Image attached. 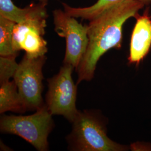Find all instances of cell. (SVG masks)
Wrapping results in <instances>:
<instances>
[{"mask_svg": "<svg viewBox=\"0 0 151 151\" xmlns=\"http://www.w3.org/2000/svg\"><path fill=\"white\" fill-rule=\"evenodd\" d=\"M9 111L17 113L27 111L14 80L1 83L0 87V113Z\"/></svg>", "mask_w": 151, "mask_h": 151, "instance_id": "obj_11", "label": "cell"}, {"mask_svg": "<svg viewBox=\"0 0 151 151\" xmlns=\"http://www.w3.org/2000/svg\"><path fill=\"white\" fill-rule=\"evenodd\" d=\"M15 22L0 16V55L17 56L13 45V30Z\"/></svg>", "mask_w": 151, "mask_h": 151, "instance_id": "obj_12", "label": "cell"}, {"mask_svg": "<svg viewBox=\"0 0 151 151\" xmlns=\"http://www.w3.org/2000/svg\"><path fill=\"white\" fill-rule=\"evenodd\" d=\"M0 16L20 23L30 20L47 19L48 15L46 6L39 2L22 9L16 6L12 0H0Z\"/></svg>", "mask_w": 151, "mask_h": 151, "instance_id": "obj_9", "label": "cell"}, {"mask_svg": "<svg viewBox=\"0 0 151 151\" xmlns=\"http://www.w3.org/2000/svg\"><path fill=\"white\" fill-rule=\"evenodd\" d=\"M46 60L45 55L34 58L25 54L13 77L27 110H37L44 105L43 67Z\"/></svg>", "mask_w": 151, "mask_h": 151, "instance_id": "obj_5", "label": "cell"}, {"mask_svg": "<svg viewBox=\"0 0 151 151\" xmlns=\"http://www.w3.org/2000/svg\"><path fill=\"white\" fill-rule=\"evenodd\" d=\"M68 142L70 150L77 151H122L128 149L111 140L101 122L87 110L80 111L72 122Z\"/></svg>", "mask_w": 151, "mask_h": 151, "instance_id": "obj_2", "label": "cell"}, {"mask_svg": "<svg viewBox=\"0 0 151 151\" xmlns=\"http://www.w3.org/2000/svg\"><path fill=\"white\" fill-rule=\"evenodd\" d=\"M16 55L0 57V83L9 81L13 78L19 64L16 62Z\"/></svg>", "mask_w": 151, "mask_h": 151, "instance_id": "obj_13", "label": "cell"}, {"mask_svg": "<svg viewBox=\"0 0 151 151\" xmlns=\"http://www.w3.org/2000/svg\"><path fill=\"white\" fill-rule=\"evenodd\" d=\"M36 111L35 113L27 116H2L0 130L2 133L22 137L38 151H48V137L54 126L52 115L45 105Z\"/></svg>", "mask_w": 151, "mask_h": 151, "instance_id": "obj_3", "label": "cell"}, {"mask_svg": "<svg viewBox=\"0 0 151 151\" xmlns=\"http://www.w3.org/2000/svg\"><path fill=\"white\" fill-rule=\"evenodd\" d=\"M38 1V2L43 5L44 6H46L48 5V0H37Z\"/></svg>", "mask_w": 151, "mask_h": 151, "instance_id": "obj_14", "label": "cell"}, {"mask_svg": "<svg viewBox=\"0 0 151 151\" xmlns=\"http://www.w3.org/2000/svg\"><path fill=\"white\" fill-rule=\"evenodd\" d=\"M54 30L66 42L64 63L77 67L88 45L87 26L78 22L77 18L65 10L55 9L53 12Z\"/></svg>", "mask_w": 151, "mask_h": 151, "instance_id": "obj_6", "label": "cell"}, {"mask_svg": "<svg viewBox=\"0 0 151 151\" xmlns=\"http://www.w3.org/2000/svg\"><path fill=\"white\" fill-rule=\"evenodd\" d=\"M127 1L130 0H98L95 4L86 7H73L65 3H63L62 5L65 12L70 16L90 21L111 7ZM138 1L145 6L151 5V0Z\"/></svg>", "mask_w": 151, "mask_h": 151, "instance_id": "obj_10", "label": "cell"}, {"mask_svg": "<svg viewBox=\"0 0 151 151\" xmlns=\"http://www.w3.org/2000/svg\"><path fill=\"white\" fill-rule=\"evenodd\" d=\"M135 24L130 43L129 64L138 65L151 48V16L148 10L135 17Z\"/></svg>", "mask_w": 151, "mask_h": 151, "instance_id": "obj_8", "label": "cell"}, {"mask_svg": "<svg viewBox=\"0 0 151 151\" xmlns=\"http://www.w3.org/2000/svg\"><path fill=\"white\" fill-rule=\"evenodd\" d=\"M145 6L138 0L127 1L111 7L90 21L87 25L86 50L76 68L77 85L91 80L99 60L108 50L121 48L124 24L135 17Z\"/></svg>", "mask_w": 151, "mask_h": 151, "instance_id": "obj_1", "label": "cell"}, {"mask_svg": "<svg viewBox=\"0 0 151 151\" xmlns=\"http://www.w3.org/2000/svg\"><path fill=\"white\" fill-rule=\"evenodd\" d=\"M47 19L30 20L16 23L13 30V45L17 52L23 50L32 57L44 55L48 52L44 39Z\"/></svg>", "mask_w": 151, "mask_h": 151, "instance_id": "obj_7", "label": "cell"}, {"mask_svg": "<svg viewBox=\"0 0 151 151\" xmlns=\"http://www.w3.org/2000/svg\"><path fill=\"white\" fill-rule=\"evenodd\" d=\"M72 65L65 64L58 74L49 78L46 106L52 115H60L72 123L79 111L76 106L77 87L73 81Z\"/></svg>", "mask_w": 151, "mask_h": 151, "instance_id": "obj_4", "label": "cell"}]
</instances>
